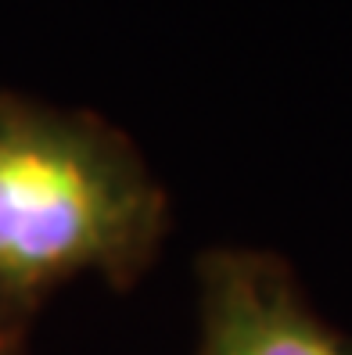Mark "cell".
Wrapping results in <instances>:
<instances>
[{"label": "cell", "mask_w": 352, "mask_h": 355, "mask_svg": "<svg viewBox=\"0 0 352 355\" xmlns=\"http://www.w3.org/2000/svg\"><path fill=\"white\" fill-rule=\"evenodd\" d=\"M165 194L140 155L87 115L0 97V323L22 330L58 284L126 291L165 237Z\"/></svg>", "instance_id": "1"}, {"label": "cell", "mask_w": 352, "mask_h": 355, "mask_svg": "<svg viewBox=\"0 0 352 355\" xmlns=\"http://www.w3.org/2000/svg\"><path fill=\"white\" fill-rule=\"evenodd\" d=\"M201 355H352L287 269L252 252L201 259Z\"/></svg>", "instance_id": "2"}, {"label": "cell", "mask_w": 352, "mask_h": 355, "mask_svg": "<svg viewBox=\"0 0 352 355\" xmlns=\"http://www.w3.org/2000/svg\"><path fill=\"white\" fill-rule=\"evenodd\" d=\"M0 355H22V330L0 323Z\"/></svg>", "instance_id": "3"}]
</instances>
